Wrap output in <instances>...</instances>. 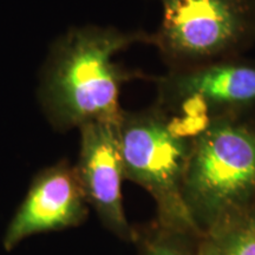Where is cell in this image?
<instances>
[{
	"instance_id": "1",
	"label": "cell",
	"mask_w": 255,
	"mask_h": 255,
	"mask_svg": "<svg viewBox=\"0 0 255 255\" xmlns=\"http://www.w3.org/2000/svg\"><path fill=\"white\" fill-rule=\"evenodd\" d=\"M150 44V33L88 26L70 31L53 46L41 78L39 103L46 120L59 132L101 121L116 123L123 109L121 88L135 78H148L114 62L133 44Z\"/></svg>"
},
{
	"instance_id": "2",
	"label": "cell",
	"mask_w": 255,
	"mask_h": 255,
	"mask_svg": "<svg viewBox=\"0 0 255 255\" xmlns=\"http://www.w3.org/2000/svg\"><path fill=\"white\" fill-rule=\"evenodd\" d=\"M183 202L201 232L255 203V116L212 121L193 138Z\"/></svg>"
},
{
	"instance_id": "3",
	"label": "cell",
	"mask_w": 255,
	"mask_h": 255,
	"mask_svg": "<svg viewBox=\"0 0 255 255\" xmlns=\"http://www.w3.org/2000/svg\"><path fill=\"white\" fill-rule=\"evenodd\" d=\"M127 180L138 184L156 203V221L200 237L183 202L182 188L194 137L180 133L156 104L123 110L116 123Z\"/></svg>"
},
{
	"instance_id": "4",
	"label": "cell",
	"mask_w": 255,
	"mask_h": 255,
	"mask_svg": "<svg viewBox=\"0 0 255 255\" xmlns=\"http://www.w3.org/2000/svg\"><path fill=\"white\" fill-rule=\"evenodd\" d=\"M162 19L150 44L167 70L244 56L255 45V0H156Z\"/></svg>"
},
{
	"instance_id": "5",
	"label": "cell",
	"mask_w": 255,
	"mask_h": 255,
	"mask_svg": "<svg viewBox=\"0 0 255 255\" xmlns=\"http://www.w3.org/2000/svg\"><path fill=\"white\" fill-rule=\"evenodd\" d=\"M154 104L170 116L175 128L195 137L214 120L255 116V60L244 56L157 77Z\"/></svg>"
},
{
	"instance_id": "6",
	"label": "cell",
	"mask_w": 255,
	"mask_h": 255,
	"mask_svg": "<svg viewBox=\"0 0 255 255\" xmlns=\"http://www.w3.org/2000/svg\"><path fill=\"white\" fill-rule=\"evenodd\" d=\"M90 214L76 164L69 159L40 169L8 222L2 248L13 251L26 239L44 233L77 228Z\"/></svg>"
},
{
	"instance_id": "7",
	"label": "cell",
	"mask_w": 255,
	"mask_h": 255,
	"mask_svg": "<svg viewBox=\"0 0 255 255\" xmlns=\"http://www.w3.org/2000/svg\"><path fill=\"white\" fill-rule=\"evenodd\" d=\"M116 123L96 121L78 128L81 143L76 168L102 226L120 240L133 244L136 228L124 209L122 186L127 178Z\"/></svg>"
},
{
	"instance_id": "8",
	"label": "cell",
	"mask_w": 255,
	"mask_h": 255,
	"mask_svg": "<svg viewBox=\"0 0 255 255\" xmlns=\"http://www.w3.org/2000/svg\"><path fill=\"white\" fill-rule=\"evenodd\" d=\"M196 255H255V220L251 209L202 232L197 239Z\"/></svg>"
},
{
	"instance_id": "9",
	"label": "cell",
	"mask_w": 255,
	"mask_h": 255,
	"mask_svg": "<svg viewBox=\"0 0 255 255\" xmlns=\"http://www.w3.org/2000/svg\"><path fill=\"white\" fill-rule=\"evenodd\" d=\"M135 228L136 255H196L197 235L165 227L156 220Z\"/></svg>"
},
{
	"instance_id": "10",
	"label": "cell",
	"mask_w": 255,
	"mask_h": 255,
	"mask_svg": "<svg viewBox=\"0 0 255 255\" xmlns=\"http://www.w3.org/2000/svg\"><path fill=\"white\" fill-rule=\"evenodd\" d=\"M251 213H252V215H253V218L255 220V203L251 207Z\"/></svg>"
}]
</instances>
